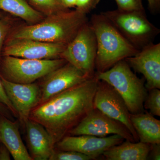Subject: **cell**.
I'll return each instance as SVG.
<instances>
[{
	"mask_svg": "<svg viewBox=\"0 0 160 160\" xmlns=\"http://www.w3.org/2000/svg\"><path fill=\"white\" fill-rule=\"evenodd\" d=\"M0 102L3 103L4 105L7 106L9 110L11 111L12 113L13 114V116L16 118H18V115L15 109L12 106L10 101H9V98L7 97L5 90L1 82V78H0Z\"/></svg>",
	"mask_w": 160,
	"mask_h": 160,
	"instance_id": "cell-25",
	"label": "cell"
},
{
	"mask_svg": "<svg viewBox=\"0 0 160 160\" xmlns=\"http://www.w3.org/2000/svg\"><path fill=\"white\" fill-rule=\"evenodd\" d=\"M24 126L29 154L32 160H49L55 147L51 135L42 125L30 119Z\"/></svg>",
	"mask_w": 160,
	"mask_h": 160,
	"instance_id": "cell-15",
	"label": "cell"
},
{
	"mask_svg": "<svg viewBox=\"0 0 160 160\" xmlns=\"http://www.w3.org/2000/svg\"><path fill=\"white\" fill-rule=\"evenodd\" d=\"M11 154L7 148L0 142V160H11Z\"/></svg>",
	"mask_w": 160,
	"mask_h": 160,
	"instance_id": "cell-28",
	"label": "cell"
},
{
	"mask_svg": "<svg viewBox=\"0 0 160 160\" xmlns=\"http://www.w3.org/2000/svg\"><path fill=\"white\" fill-rule=\"evenodd\" d=\"M119 145L112 146L104 152L103 155L108 160H146L152 145L126 140Z\"/></svg>",
	"mask_w": 160,
	"mask_h": 160,
	"instance_id": "cell-18",
	"label": "cell"
},
{
	"mask_svg": "<svg viewBox=\"0 0 160 160\" xmlns=\"http://www.w3.org/2000/svg\"><path fill=\"white\" fill-rule=\"evenodd\" d=\"M0 116H2L11 120L12 118V116H13V114H12L9 108L1 102H0Z\"/></svg>",
	"mask_w": 160,
	"mask_h": 160,
	"instance_id": "cell-29",
	"label": "cell"
},
{
	"mask_svg": "<svg viewBox=\"0 0 160 160\" xmlns=\"http://www.w3.org/2000/svg\"><path fill=\"white\" fill-rule=\"evenodd\" d=\"M150 12L153 14L158 13L160 10V0H147Z\"/></svg>",
	"mask_w": 160,
	"mask_h": 160,
	"instance_id": "cell-26",
	"label": "cell"
},
{
	"mask_svg": "<svg viewBox=\"0 0 160 160\" xmlns=\"http://www.w3.org/2000/svg\"><path fill=\"white\" fill-rule=\"evenodd\" d=\"M118 9L122 11H145L142 0H115Z\"/></svg>",
	"mask_w": 160,
	"mask_h": 160,
	"instance_id": "cell-22",
	"label": "cell"
},
{
	"mask_svg": "<svg viewBox=\"0 0 160 160\" xmlns=\"http://www.w3.org/2000/svg\"><path fill=\"white\" fill-rule=\"evenodd\" d=\"M88 22L87 14L77 9L69 12L61 10L43 22L20 28L12 38L67 45Z\"/></svg>",
	"mask_w": 160,
	"mask_h": 160,
	"instance_id": "cell-3",
	"label": "cell"
},
{
	"mask_svg": "<svg viewBox=\"0 0 160 160\" xmlns=\"http://www.w3.org/2000/svg\"><path fill=\"white\" fill-rule=\"evenodd\" d=\"M8 26L5 23L0 21V52L2 50L3 42L8 32Z\"/></svg>",
	"mask_w": 160,
	"mask_h": 160,
	"instance_id": "cell-27",
	"label": "cell"
},
{
	"mask_svg": "<svg viewBox=\"0 0 160 160\" xmlns=\"http://www.w3.org/2000/svg\"><path fill=\"white\" fill-rule=\"evenodd\" d=\"M131 45L140 50L153 43L160 29L148 19L145 11L116 9L101 12Z\"/></svg>",
	"mask_w": 160,
	"mask_h": 160,
	"instance_id": "cell-5",
	"label": "cell"
},
{
	"mask_svg": "<svg viewBox=\"0 0 160 160\" xmlns=\"http://www.w3.org/2000/svg\"><path fill=\"white\" fill-rule=\"evenodd\" d=\"M160 144L152 145V148L150 152H151L152 159L159 160L160 159Z\"/></svg>",
	"mask_w": 160,
	"mask_h": 160,
	"instance_id": "cell-30",
	"label": "cell"
},
{
	"mask_svg": "<svg viewBox=\"0 0 160 160\" xmlns=\"http://www.w3.org/2000/svg\"><path fill=\"white\" fill-rule=\"evenodd\" d=\"M69 133L71 136L88 135L99 137L117 134L127 141L136 142L130 132L123 124L109 117L94 107Z\"/></svg>",
	"mask_w": 160,
	"mask_h": 160,
	"instance_id": "cell-9",
	"label": "cell"
},
{
	"mask_svg": "<svg viewBox=\"0 0 160 160\" xmlns=\"http://www.w3.org/2000/svg\"><path fill=\"white\" fill-rule=\"evenodd\" d=\"M124 140L117 134L104 137L88 135L66 136L55 146L59 150L77 152L94 160L107 149L122 143Z\"/></svg>",
	"mask_w": 160,
	"mask_h": 160,
	"instance_id": "cell-12",
	"label": "cell"
},
{
	"mask_svg": "<svg viewBox=\"0 0 160 160\" xmlns=\"http://www.w3.org/2000/svg\"><path fill=\"white\" fill-rule=\"evenodd\" d=\"M0 9L30 22H38L43 18L42 14L25 0H0Z\"/></svg>",
	"mask_w": 160,
	"mask_h": 160,
	"instance_id": "cell-19",
	"label": "cell"
},
{
	"mask_svg": "<svg viewBox=\"0 0 160 160\" xmlns=\"http://www.w3.org/2000/svg\"><path fill=\"white\" fill-rule=\"evenodd\" d=\"M89 23L94 32L97 43V72L108 70L117 63L133 56L139 51L102 13L92 15Z\"/></svg>",
	"mask_w": 160,
	"mask_h": 160,
	"instance_id": "cell-2",
	"label": "cell"
},
{
	"mask_svg": "<svg viewBox=\"0 0 160 160\" xmlns=\"http://www.w3.org/2000/svg\"><path fill=\"white\" fill-rule=\"evenodd\" d=\"M0 142L14 160H33L22 140L18 123L2 116H0Z\"/></svg>",
	"mask_w": 160,
	"mask_h": 160,
	"instance_id": "cell-16",
	"label": "cell"
},
{
	"mask_svg": "<svg viewBox=\"0 0 160 160\" xmlns=\"http://www.w3.org/2000/svg\"><path fill=\"white\" fill-rule=\"evenodd\" d=\"M49 160H92L86 155L72 151L55 150L49 158Z\"/></svg>",
	"mask_w": 160,
	"mask_h": 160,
	"instance_id": "cell-21",
	"label": "cell"
},
{
	"mask_svg": "<svg viewBox=\"0 0 160 160\" xmlns=\"http://www.w3.org/2000/svg\"><path fill=\"white\" fill-rule=\"evenodd\" d=\"M35 6L47 11H54L61 10L62 6L58 0H29Z\"/></svg>",
	"mask_w": 160,
	"mask_h": 160,
	"instance_id": "cell-23",
	"label": "cell"
},
{
	"mask_svg": "<svg viewBox=\"0 0 160 160\" xmlns=\"http://www.w3.org/2000/svg\"><path fill=\"white\" fill-rule=\"evenodd\" d=\"M0 78L19 119L24 125L29 119L32 110L39 104L41 95L40 86L36 83L20 84L10 82L3 77Z\"/></svg>",
	"mask_w": 160,
	"mask_h": 160,
	"instance_id": "cell-10",
	"label": "cell"
},
{
	"mask_svg": "<svg viewBox=\"0 0 160 160\" xmlns=\"http://www.w3.org/2000/svg\"><path fill=\"white\" fill-rule=\"evenodd\" d=\"M98 79L112 86L121 95L130 114L144 111V103L147 95L144 81L133 73L125 60L120 61L103 72H96Z\"/></svg>",
	"mask_w": 160,
	"mask_h": 160,
	"instance_id": "cell-4",
	"label": "cell"
},
{
	"mask_svg": "<svg viewBox=\"0 0 160 160\" xmlns=\"http://www.w3.org/2000/svg\"><path fill=\"white\" fill-rule=\"evenodd\" d=\"M62 8H71L76 6L77 0H58Z\"/></svg>",
	"mask_w": 160,
	"mask_h": 160,
	"instance_id": "cell-31",
	"label": "cell"
},
{
	"mask_svg": "<svg viewBox=\"0 0 160 160\" xmlns=\"http://www.w3.org/2000/svg\"><path fill=\"white\" fill-rule=\"evenodd\" d=\"M97 52L96 38L88 21L66 45L60 58L73 65L88 77L91 78L95 76Z\"/></svg>",
	"mask_w": 160,
	"mask_h": 160,
	"instance_id": "cell-6",
	"label": "cell"
},
{
	"mask_svg": "<svg viewBox=\"0 0 160 160\" xmlns=\"http://www.w3.org/2000/svg\"><path fill=\"white\" fill-rule=\"evenodd\" d=\"M144 108L148 109L152 115L160 116V90L158 89L149 90L144 103Z\"/></svg>",
	"mask_w": 160,
	"mask_h": 160,
	"instance_id": "cell-20",
	"label": "cell"
},
{
	"mask_svg": "<svg viewBox=\"0 0 160 160\" xmlns=\"http://www.w3.org/2000/svg\"><path fill=\"white\" fill-rule=\"evenodd\" d=\"M98 82L95 75L56 95L35 107L29 119L42 125L56 145L94 108Z\"/></svg>",
	"mask_w": 160,
	"mask_h": 160,
	"instance_id": "cell-1",
	"label": "cell"
},
{
	"mask_svg": "<svg viewBox=\"0 0 160 160\" xmlns=\"http://www.w3.org/2000/svg\"><path fill=\"white\" fill-rule=\"evenodd\" d=\"M93 106L104 114L123 124L132 135L135 142L139 141L130 120V112L124 100L112 86L104 81L98 80Z\"/></svg>",
	"mask_w": 160,
	"mask_h": 160,
	"instance_id": "cell-8",
	"label": "cell"
},
{
	"mask_svg": "<svg viewBox=\"0 0 160 160\" xmlns=\"http://www.w3.org/2000/svg\"><path fill=\"white\" fill-rule=\"evenodd\" d=\"M45 77L40 87L41 95L39 105L56 95L90 78L68 62Z\"/></svg>",
	"mask_w": 160,
	"mask_h": 160,
	"instance_id": "cell-14",
	"label": "cell"
},
{
	"mask_svg": "<svg viewBox=\"0 0 160 160\" xmlns=\"http://www.w3.org/2000/svg\"></svg>",
	"mask_w": 160,
	"mask_h": 160,
	"instance_id": "cell-32",
	"label": "cell"
},
{
	"mask_svg": "<svg viewBox=\"0 0 160 160\" xmlns=\"http://www.w3.org/2000/svg\"><path fill=\"white\" fill-rule=\"evenodd\" d=\"M66 63L62 58L37 60L5 56L2 69L6 77L3 78L15 83H32Z\"/></svg>",
	"mask_w": 160,
	"mask_h": 160,
	"instance_id": "cell-7",
	"label": "cell"
},
{
	"mask_svg": "<svg viewBox=\"0 0 160 160\" xmlns=\"http://www.w3.org/2000/svg\"><path fill=\"white\" fill-rule=\"evenodd\" d=\"M130 120L141 142L160 144V121L147 112L130 114Z\"/></svg>",
	"mask_w": 160,
	"mask_h": 160,
	"instance_id": "cell-17",
	"label": "cell"
},
{
	"mask_svg": "<svg viewBox=\"0 0 160 160\" xmlns=\"http://www.w3.org/2000/svg\"><path fill=\"white\" fill-rule=\"evenodd\" d=\"M125 60L135 71L143 75L146 89H160V43H152Z\"/></svg>",
	"mask_w": 160,
	"mask_h": 160,
	"instance_id": "cell-13",
	"label": "cell"
},
{
	"mask_svg": "<svg viewBox=\"0 0 160 160\" xmlns=\"http://www.w3.org/2000/svg\"><path fill=\"white\" fill-rule=\"evenodd\" d=\"M66 45L62 43L12 38L4 49V55L30 59L59 58Z\"/></svg>",
	"mask_w": 160,
	"mask_h": 160,
	"instance_id": "cell-11",
	"label": "cell"
},
{
	"mask_svg": "<svg viewBox=\"0 0 160 160\" xmlns=\"http://www.w3.org/2000/svg\"><path fill=\"white\" fill-rule=\"evenodd\" d=\"M100 0H77V9L87 14L94 9Z\"/></svg>",
	"mask_w": 160,
	"mask_h": 160,
	"instance_id": "cell-24",
	"label": "cell"
}]
</instances>
